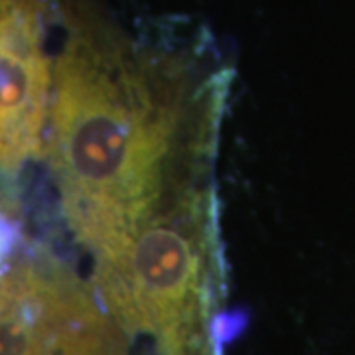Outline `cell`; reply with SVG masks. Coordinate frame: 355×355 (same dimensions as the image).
Returning <instances> with one entry per match:
<instances>
[{"instance_id": "cell-1", "label": "cell", "mask_w": 355, "mask_h": 355, "mask_svg": "<svg viewBox=\"0 0 355 355\" xmlns=\"http://www.w3.org/2000/svg\"><path fill=\"white\" fill-rule=\"evenodd\" d=\"M107 46L81 36L60 58L53 128L77 223L109 263L158 196L174 125L168 109L153 105L142 76Z\"/></svg>"}, {"instance_id": "cell-2", "label": "cell", "mask_w": 355, "mask_h": 355, "mask_svg": "<svg viewBox=\"0 0 355 355\" xmlns=\"http://www.w3.org/2000/svg\"><path fill=\"white\" fill-rule=\"evenodd\" d=\"M40 0H2L0 114L2 168L14 172L40 150L48 101V60Z\"/></svg>"}]
</instances>
